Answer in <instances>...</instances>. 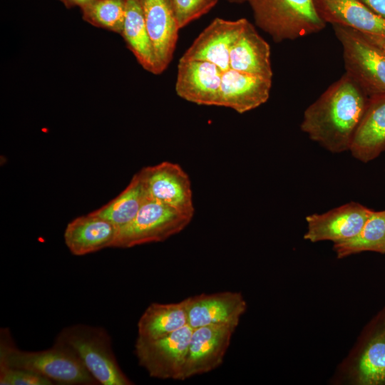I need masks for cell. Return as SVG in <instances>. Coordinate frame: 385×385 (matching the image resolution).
<instances>
[{
	"mask_svg": "<svg viewBox=\"0 0 385 385\" xmlns=\"http://www.w3.org/2000/svg\"><path fill=\"white\" fill-rule=\"evenodd\" d=\"M118 231L113 223L91 212L68 222L63 236L69 251L82 256L112 247Z\"/></svg>",
	"mask_w": 385,
	"mask_h": 385,
	"instance_id": "17",
	"label": "cell"
},
{
	"mask_svg": "<svg viewBox=\"0 0 385 385\" xmlns=\"http://www.w3.org/2000/svg\"><path fill=\"white\" fill-rule=\"evenodd\" d=\"M375 13L385 19V0H361Z\"/></svg>",
	"mask_w": 385,
	"mask_h": 385,
	"instance_id": "28",
	"label": "cell"
},
{
	"mask_svg": "<svg viewBox=\"0 0 385 385\" xmlns=\"http://www.w3.org/2000/svg\"><path fill=\"white\" fill-rule=\"evenodd\" d=\"M222 73L209 61L180 58L175 92L181 98L197 105L220 106Z\"/></svg>",
	"mask_w": 385,
	"mask_h": 385,
	"instance_id": "12",
	"label": "cell"
},
{
	"mask_svg": "<svg viewBox=\"0 0 385 385\" xmlns=\"http://www.w3.org/2000/svg\"><path fill=\"white\" fill-rule=\"evenodd\" d=\"M53 381L33 371L0 364L1 385H51Z\"/></svg>",
	"mask_w": 385,
	"mask_h": 385,
	"instance_id": "27",
	"label": "cell"
},
{
	"mask_svg": "<svg viewBox=\"0 0 385 385\" xmlns=\"http://www.w3.org/2000/svg\"><path fill=\"white\" fill-rule=\"evenodd\" d=\"M0 337V364L33 371L54 384H99L76 353L65 344L55 342L47 349L24 351L14 344L8 329H2Z\"/></svg>",
	"mask_w": 385,
	"mask_h": 385,
	"instance_id": "2",
	"label": "cell"
},
{
	"mask_svg": "<svg viewBox=\"0 0 385 385\" xmlns=\"http://www.w3.org/2000/svg\"><path fill=\"white\" fill-rule=\"evenodd\" d=\"M270 46L247 21L230 53V68L272 79Z\"/></svg>",
	"mask_w": 385,
	"mask_h": 385,
	"instance_id": "19",
	"label": "cell"
},
{
	"mask_svg": "<svg viewBox=\"0 0 385 385\" xmlns=\"http://www.w3.org/2000/svg\"><path fill=\"white\" fill-rule=\"evenodd\" d=\"M148 199L193 216L191 182L177 163L164 161L138 172Z\"/></svg>",
	"mask_w": 385,
	"mask_h": 385,
	"instance_id": "8",
	"label": "cell"
},
{
	"mask_svg": "<svg viewBox=\"0 0 385 385\" xmlns=\"http://www.w3.org/2000/svg\"><path fill=\"white\" fill-rule=\"evenodd\" d=\"M180 29L212 9L218 0H170Z\"/></svg>",
	"mask_w": 385,
	"mask_h": 385,
	"instance_id": "26",
	"label": "cell"
},
{
	"mask_svg": "<svg viewBox=\"0 0 385 385\" xmlns=\"http://www.w3.org/2000/svg\"><path fill=\"white\" fill-rule=\"evenodd\" d=\"M192 217L148 198L135 218L118 230L112 247L163 242L183 231Z\"/></svg>",
	"mask_w": 385,
	"mask_h": 385,
	"instance_id": "6",
	"label": "cell"
},
{
	"mask_svg": "<svg viewBox=\"0 0 385 385\" xmlns=\"http://www.w3.org/2000/svg\"><path fill=\"white\" fill-rule=\"evenodd\" d=\"M140 2L160 74L172 61L180 28L170 0H140Z\"/></svg>",
	"mask_w": 385,
	"mask_h": 385,
	"instance_id": "14",
	"label": "cell"
},
{
	"mask_svg": "<svg viewBox=\"0 0 385 385\" xmlns=\"http://www.w3.org/2000/svg\"><path fill=\"white\" fill-rule=\"evenodd\" d=\"M67 8L79 6L80 8L86 4L89 0H59Z\"/></svg>",
	"mask_w": 385,
	"mask_h": 385,
	"instance_id": "30",
	"label": "cell"
},
{
	"mask_svg": "<svg viewBox=\"0 0 385 385\" xmlns=\"http://www.w3.org/2000/svg\"><path fill=\"white\" fill-rule=\"evenodd\" d=\"M88 24L120 34L125 15V0H89L81 7Z\"/></svg>",
	"mask_w": 385,
	"mask_h": 385,
	"instance_id": "25",
	"label": "cell"
},
{
	"mask_svg": "<svg viewBox=\"0 0 385 385\" xmlns=\"http://www.w3.org/2000/svg\"><path fill=\"white\" fill-rule=\"evenodd\" d=\"M349 150L363 163L376 158L385 150V94L369 98Z\"/></svg>",
	"mask_w": 385,
	"mask_h": 385,
	"instance_id": "18",
	"label": "cell"
},
{
	"mask_svg": "<svg viewBox=\"0 0 385 385\" xmlns=\"http://www.w3.org/2000/svg\"><path fill=\"white\" fill-rule=\"evenodd\" d=\"M230 3L241 4L245 2V0H227Z\"/></svg>",
	"mask_w": 385,
	"mask_h": 385,
	"instance_id": "31",
	"label": "cell"
},
{
	"mask_svg": "<svg viewBox=\"0 0 385 385\" xmlns=\"http://www.w3.org/2000/svg\"><path fill=\"white\" fill-rule=\"evenodd\" d=\"M255 24L279 43L317 33L327 23L318 14L314 0H245Z\"/></svg>",
	"mask_w": 385,
	"mask_h": 385,
	"instance_id": "3",
	"label": "cell"
},
{
	"mask_svg": "<svg viewBox=\"0 0 385 385\" xmlns=\"http://www.w3.org/2000/svg\"><path fill=\"white\" fill-rule=\"evenodd\" d=\"M338 258L372 251L385 254V210L373 211L359 233L347 240L334 243Z\"/></svg>",
	"mask_w": 385,
	"mask_h": 385,
	"instance_id": "24",
	"label": "cell"
},
{
	"mask_svg": "<svg viewBox=\"0 0 385 385\" xmlns=\"http://www.w3.org/2000/svg\"><path fill=\"white\" fill-rule=\"evenodd\" d=\"M120 35L138 63L145 71L158 75L154 50L140 0H125V15Z\"/></svg>",
	"mask_w": 385,
	"mask_h": 385,
	"instance_id": "21",
	"label": "cell"
},
{
	"mask_svg": "<svg viewBox=\"0 0 385 385\" xmlns=\"http://www.w3.org/2000/svg\"><path fill=\"white\" fill-rule=\"evenodd\" d=\"M351 374L358 384H385V318L379 321L367 338Z\"/></svg>",
	"mask_w": 385,
	"mask_h": 385,
	"instance_id": "20",
	"label": "cell"
},
{
	"mask_svg": "<svg viewBox=\"0 0 385 385\" xmlns=\"http://www.w3.org/2000/svg\"><path fill=\"white\" fill-rule=\"evenodd\" d=\"M360 33V32H359ZM366 39L385 52V37L360 33Z\"/></svg>",
	"mask_w": 385,
	"mask_h": 385,
	"instance_id": "29",
	"label": "cell"
},
{
	"mask_svg": "<svg viewBox=\"0 0 385 385\" xmlns=\"http://www.w3.org/2000/svg\"><path fill=\"white\" fill-rule=\"evenodd\" d=\"M193 329L188 324L156 339L137 338L135 354L151 377L181 380Z\"/></svg>",
	"mask_w": 385,
	"mask_h": 385,
	"instance_id": "7",
	"label": "cell"
},
{
	"mask_svg": "<svg viewBox=\"0 0 385 385\" xmlns=\"http://www.w3.org/2000/svg\"><path fill=\"white\" fill-rule=\"evenodd\" d=\"M55 342L71 349L99 384H133L119 366L113 351L111 338L103 328L70 325L59 332Z\"/></svg>",
	"mask_w": 385,
	"mask_h": 385,
	"instance_id": "4",
	"label": "cell"
},
{
	"mask_svg": "<svg viewBox=\"0 0 385 385\" xmlns=\"http://www.w3.org/2000/svg\"><path fill=\"white\" fill-rule=\"evenodd\" d=\"M247 21L245 18L237 20L214 19L181 58L207 61L223 71L230 69V51Z\"/></svg>",
	"mask_w": 385,
	"mask_h": 385,
	"instance_id": "13",
	"label": "cell"
},
{
	"mask_svg": "<svg viewBox=\"0 0 385 385\" xmlns=\"http://www.w3.org/2000/svg\"><path fill=\"white\" fill-rule=\"evenodd\" d=\"M314 2L318 14L327 24L385 37V19L361 0H314Z\"/></svg>",
	"mask_w": 385,
	"mask_h": 385,
	"instance_id": "16",
	"label": "cell"
},
{
	"mask_svg": "<svg viewBox=\"0 0 385 385\" xmlns=\"http://www.w3.org/2000/svg\"><path fill=\"white\" fill-rule=\"evenodd\" d=\"M347 73L369 97L385 94V52L351 29L333 26Z\"/></svg>",
	"mask_w": 385,
	"mask_h": 385,
	"instance_id": "5",
	"label": "cell"
},
{
	"mask_svg": "<svg viewBox=\"0 0 385 385\" xmlns=\"http://www.w3.org/2000/svg\"><path fill=\"white\" fill-rule=\"evenodd\" d=\"M188 324L183 300L176 303H151L138 322V337L156 339Z\"/></svg>",
	"mask_w": 385,
	"mask_h": 385,
	"instance_id": "22",
	"label": "cell"
},
{
	"mask_svg": "<svg viewBox=\"0 0 385 385\" xmlns=\"http://www.w3.org/2000/svg\"><path fill=\"white\" fill-rule=\"evenodd\" d=\"M272 79L233 69L222 75L220 106L239 113L250 111L266 103L270 97Z\"/></svg>",
	"mask_w": 385,
	"mask_h": 385,
	"instance_id": "15",
	"label": "cell"
},
{
	"mask_svg": "<svg viewBox=\"0 0 385 385\" xmlns=\"http://www.w3.org/2000/svg\"><path fill=\"white\" fill-rule=\"evenodd\" d=\"M188 325L192 329L209 325L237 327L247 303L240 292L225 291L200 294L183 299Z\"/></svg>",
	"mask_w": 385,
	"mask_h": 385,
	"instance_id": "11",
	"label": "cell"
},
{
	"mask_svg": "<svg viewBox=\"0 0 385 385\" xmlns=\"http://www.w3.org/2000/svg\"><path fill=\"white\" fill-rule=\"evenodd\" d=\"M148 199L138 173H135L127 187L115 197L93 211L119 229L129 224Z\"/></svg>",
	"mask_w": 385,
	"mask_h": 385,
	"instance_id": "23",
	"label": "cell"
},
{
	"mask_svg": "<svg viewBox=\"0 0 385 385\" xmlns=\"http://www.w3.org/2000/svg\"><path fill=\"white\" fill-rule=\"evenodd\" d=\"M235 329L234 326L222 324L193 329L180 381L220 366Z\"/></svg>",
	"mask_w": 385,
	"mask_h": 385,
	"instance_id": "9",
	"label": "cell"
},
{
	"mask_svg": "<svg viewBox=\"0 0 385 385\" xmlns=\"http://www.w3.org/2000/svg\"><path fill=\"white\" fill-rule=\"evenodd\" d=\"M373 211L351 202L322 214L309 215L306 217L307 230L304 238L312 242L347 240L359 233Z\"/></svg>",
	"mask_w": 385,
	"mask_h": 385,
	"instance_id": "10",
	"label": "cell"
},
{
	"mask_svg": "<svg viewBox=\"0 0 385 385\" xmlns=\"http://www.w3.org/2000/svg\"><path fill=\"white\" fill-rule=\"evenodd\" d=\"M369 98L345 73L307 108L301 130L331 153L349 150Z\"/></svg>",
	"mask_w": 385,
	"mask_h": 385,
	"instance_id": "1",
	"label": "cell"
}]
</instances>
